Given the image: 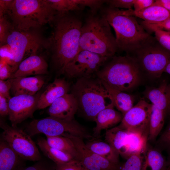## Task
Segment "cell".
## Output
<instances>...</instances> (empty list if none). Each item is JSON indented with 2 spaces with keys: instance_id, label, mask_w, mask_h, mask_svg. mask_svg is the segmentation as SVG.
<instances>
[{
  "instance_id": "1",
  "label": "cell",
  "mask_w": 170,
  "mask_h": 170,
  "mask_svg": "<svg viewBox=\"0 0 170 170\" xmlns=\"http://www.w3.org/2000/svg\"><path fill=\"white\" fill-rule=\"evenodd\" d=\"M54 29L48 42L52 60L57 73L63 74L67 65L80 51L83 22L70 12L57 14L53 22Z\"/></svg>"
},
{
  "instance_id": "2",
  "label": "cell",
  "mask_w": 170,
  "mask_h": 170,
  "mask_svg": "<svg viewBox=\"0 0 170 170\" xmlns=\"http://www.w3.org/2000/svg\"><path fill=\"white\" fill-rule=\"evenodd\" d=\"M101 9L100 14L115 31L118 50L129 54L153 37L135 17L124 14L122 9L108 6Z\"/></svg>"
},
{
  "instance_id": "3",
  "label": "cell",
  "mask_w": 170,
  "mask_h": 170,
  "mask_svg": "<svg viewBox=\"0 0 170 170\" xmlns=\"http://www.w3.org/2000/svg\"><path fill=\"white\" fill-rule=\"evenodd\" d=\"M79 45L80 51H88L110 59L118 50L110 25L103 16L97 13L91 12L83 23Z\"/></svg>"
},
{
  "instance_id": "4",
  "label": "cell",
  "mask_w": 170,
  "mask_h": 170,
  "mask_svg": "<svg viewBox=\"0 0 170 170\" xmlns=\"http://www.w3.org/2000/svg\"><path fill=\"white\" fill-rule=\"evenodd\" d=\"M71 90L76 101L77 111L89 120L94 121L101 110L114 107L102 81L96 76L76 79Z\"/></svg>"
},
{
  "instance_id": "5",
  "label": "cell",
  "mask_w": 170,
  "mask_h": 170,
  "mask_svg": "<svg viewBox=\"0 0 170 170\" xmlns=\"http://www.w3.org/2000/svg\"><path fill=\"white\" fill-rule=\"evenodd\" d=\"M57 14L47 0H13L7 15L14 29L27 31L53 23Z\"/></svg>"
},
{
  "instance_id": "6",
  "label": "cell",
  "mask_w": 170,
  "mask_h": 170,
  "mask_svg": "<svg viewBox=\"0 0 170 170\" xmlns=\"http://www.w3.org/2000/svg\"><path fill=\"white\" fill-rule=\"evenodd\" d=\"M141 74L132 57L128 55H114L101 68L96 76L110 87L125 92L139 84Z\"/></svg>"
},
{
  "instance_id": "7",
  "label": "cell",
  "mask_w": 170,
  "mask_h": 170,
  "mask_svg": "<svg viewBox=\"0 0 170 170\" xmlns=\"http://www.w3.org/2000/svg\"><path fill=\"white\" fill-rule=\"evenodd\" d=\"M141 72L160 77L170 62V52L162 47L155 37L131 53Z\"/></svg>"
},
{
  "instance_id": "8",
  "label": "cell",
  "mask_w": 170,
  "mask_h": 170,
  "mask_svg": "<svg viewBox=\"0 0 170 170\" xmlns=\"http://www.w3.org/2000/svg\"><path fill=\"white\" fill-rule=\"evenodd\" d=\"M25 131L31 137L41 133L48 136H60L68 133L83 139H94L83 127L75 120L68 121L50 116L33 120L27 126Z\"/></svg>"
},
{
  "instance_id": "9",
  "label": "cell",
  "mask_w": 170,
  "mask_h": 170,
  "mask_svg": "<svg viewBox=\"0 0 170 170\" xmlns=\"http://www.w3.org/2000/svg\"><path fill=\"white\" fill-rule=\"evenodd\" d=\"M39 34L34 31H20L14 29L10 30L5 44L10 47L13 54L11 66L13 73L22 61L30 56L37 54L44 44Z\"/></svg>"
},
{
  "instance_id": "10",
  "label": "cell",
  "mask_w": 170,
  "mask_h": 170,
  "mask_svg": "<svg viewBox=\"0 0 170 170\" xmlns=\"http://www.w3.org/2000/svg\"><path fill=\"white\" fill-rule=\"evenodd\" d=\"M0 126L3 130L2 139L22 159L39 161L41 155L34 142L26 132L8 125L1 120Z\"/></svg>"
},
{
  "instance_id": "11",
  "label": "cell",
  "mask_w": 170,
  "mask_h": 170,
  "mask_svg": "<svg viewBox=\"0 0 170 170\" xmlns=\"http://www.w3.org/2000/svg\"><path fill=\"white\" fill-rule=\"evenodd\" d=\"M110 59L86 50H80L66 67L63 74L76 79L96 76Z\"/></svg>"
},
{
  "instance_id": "12",
  "label": "cell",
  "mask_w": 170,
  "mask_h": 170,
  "mask_svg": "<svg viewBox=\"0 0 170 170\" xmlns=\"http://www.w3.org/2000/svg\"><path fill=\"white\" fill-rule=\"evenodd\" d=\"M152 105L141 100L123 116L119 126L128 132L137 133L148 138Z\"/></svg>"
},
{
  "instance_id": "13",
  "label": "cell",
  "mask_w": 170,
  "mask_h": 170,
  "mask_svg": "<svg viewBox=\"0 0 170 170\" xmlns=\"http://www.w3.org/2000/svg\"><path fill=\"white\" fill-rule=\"evenodd\" d=\"M41 94L33 95L20 94L14 96L8 101L9 119L11 126L17 127L18 124L32 117L37 109V103Z\"/></svg>"
},
{
  "instance_id": "14",
  "label": "cell",
  "mask_w": 170,
  "mask_h": 170,
  "mask_svg": "<svg viewBox=\"0 0 170 170\" xmlns=\"http://www.w3.org/2000/svg\"><path fill=\"white\" fill-rule=\"evenodd\" d=\"M78 110L76 99L71 93H68L55 100L50 106L48 113L50 116L68 121L74 120Z\"/></svg>"
},
{
  "instance_id": "15",
  "label": "cell",
  "mask_w": 170,
  "mask_h": 170,
  "mask_svg": "<svg viewBox=\"0 0 170 170\" xmlns=\"http://www.w3.org/2000/svg\"><path fill=\"white\" fill-rule=\"evenodd\" d=\"M71 87L64 79L56 78L41 94L37 103V109H43L49 106L55 100L68 93Z\"/></svg>"
},
{
  "instance_id": "16",
  "label": "cell",
  "mask_w": 170,
  "mask_h": 170,
  "mask_svg": "<svg viewBox=\"0 0 170 170\" xmlns=\"http://www.w3.org/2000/svg\"><path fill=\"white\" fill-rule=\"evenodd\" d=\"M48 69V64L43 57L37 54L31 55L20 63L10 78L47 74Z\"/></svg>"
},
{
  "instance_id": "17",
  "label": "cell",
  "mask_w": 170,
  "mask_h": 170,
  "mask_svg": "<svg viewBox=\"0 0 170 170\" xmlns=\"http://www.w3.org/2000/svg\"><path fill=\"white\" fill-rule=\"evenodd\" d=\"M144 96L151 104L162 110L165 115H170V83L163 81L157 87H150Z\"/></svg>"
},
{
  "instance_id": "18",
  "label": "cell",
  "mask_w": 170,
  "mask_h": 170,
  "mask_svg": "<svg viewBox=\"0 0 170 170\" xmlns=\"http://www.w3.org/2000/svg\"><path fill=\"white\" fill-rule=\"evenodd\" d=\"M9 79L11 83L10 90L14 96L20 94L34 95L44 83V78L40 76Z\"/></svg>"
},
{
  "instance_id": "19",
  "label": "cell",
  "mask_w": 170,
  "mask_h": 170,
  "mask_svg": "<svg viewBox=\"0 0 170 170\" xmlns=\"http://www.w3.org/2000/svg\"><path fill=\"white\" fill-rule=\"evenodd\" d=\"M123 117L122 114L115 110L113 107L107 108L101 110L97 114L94 120L96 125L94 128L93 136L99 137L101 130L121 122Z\"/></svg>"
},
{
  "instance_id": "20",
  "label": "cell",
  "mask_w": 170,
  "mask_h": 170,
  "mask_svg": "<svg viewBox=\"0 0 170 170\" xmlns=\"http://www.w3.org/2000/svg\"><path fill=\"white\" fill-rule=\"evenodd\" d=\"M122 11L127 15L139 17L149 23L161 22L170 18L169 11L161 6L154 4L139 11L132 9Z\"/></svg>"
},
{
  "instance_id": "21",
  "label": "cell",
  "mask_w": 170,
  "mask_h": 170,
  "mask_svg": "<svg viewBox=\"0 0 170 170\" xmlns=\"http://www.w3.org/2000/svg\"><path fill=\"white\" fill-rule=\"evenodd\" d=\"M128 134L118 126L107 130L105 136L106 142L126 159L129 157L126 148Z\"/></svg>"
},
{
  "instance_id": "22",
  "label": "cell",
  "mask_w": 170,
  "mask_h": 170,
  "mask_svg": "<svg viewBox=\"0 0 170 170\" xmlns=\"http://www.w3.org/2000/svg\"><path fill=\"white\" fill-rule=\"evenodd\" d=\"M62 136L68 138L72 142L78 155V162L86 169L101 170L94 161L83 138L68 133Z\"/></svg>"
},
{
  "instance_id": "23",
  "label": "cell",
  "mask_w": 170,
  "mask_h": 170,
  "mask_svg": "<svg viewBox=\"0 0 170 170\" xmlns=\"http://www.w3.org/2000/svg\"><path fill=\"white\" fill-rule=\"evenodd\" d=\"M141 170H168L167 160L160 150L153 148L147 144L143 153Z\"/></svg>"
},
{
  "instance_id": "24",
  "label": "cell",
  "mask_w": 170,
  "mask_h": 170,
  "mask_svg": "<svg viewBox=\"0 0 170 170\" xmlns=\"http://www.w3.org/2000/svg\"><path fill=\"white\" fill-rule=\"evenodd\" d=\"M22 159L2 139L0 141V170H16Z\"/></svg>"
},
{
  "instance_id": "25",
  "label": "cell",
  "mask_w": 170,
  "mask_h": 170,
  "mask_svg": "<svg viewBox=\"0 0 170 170\" xmlns=\"http://www.w3.org/2000/svg\"><path fill=\"white\" fill-rule=\"evenodd\" d=\"M102 82L112 98L114 107L123 116L133 106V96L125 92L113 88Z\"/></svg>"
},
{
  "instance_id": "26",
  "label": "cell",
  "mask_w": 170,
  "mask_h": 170,
  "mask_svg": "<svg viewBox=\"0 0 170 170\" xmlns=\"http://www.w3.org/2000/svg\"><path fill=\"white\" fill-rule=\"evenodd\" d=\"M37 144L44 154L56 164H67L77 161L70 154L51 146L45 139H38Z\"/></svg>"
},
{
  "instance_id": "27",
  "label": "cell",
  "mask_w": 170,
  "mask_h": 170,
  "mask_svg": "<svg viewBox=\"0 0 170 170\" xmlns=\"http://www.w3.org/2000/svg\"><path fill=\"white\" fill-rule=\"evenodd\" d=\"M86 144L91 151L111 162L119 164V154L107 143L94 140L88 142Z\"/></svg>"
},
{
  "instance_id": "28",
  "label": "cell",
  "mask_w": 170,
  "mask_h": 170,
  "mask_svg": "<svg viewBox=\"0 0 170 170\" xmlns=\"http://www.w3.org/2000/svg\"><path fill=\"white\" fill-rule=\"evenodd\" d=\"M165 116L163 111L152 105L148 140L154 141L155 140L163 128Z\"/></svg>"
},
{
  "instance_id": "29",
  "label": "cell",
  "mask_w": 170,
  "mask_h": 170,
  "mask_svg": "<svg viewBox=\"0 0 170 170\" xmlns=\"http://www.w3.org/2000/svg\"><path fill=\"white\" fill-rule=\"evenodd\" d=\"M46 137L47 142L51 146L70 154L78 161V154L70 139L62 136Z\"/></svg>"
},
{
  "instance_id": "30",
  "label": "cell",
  "mask_w": 170,
  "mask_h": 170,
  "mask_svg": "<svg viewBox=\"0 0 170 170\" xmlns=\"http://www.w3.org/2000/svg\"><path fill=\"white\" fill-rule=\"evenodd\" d=\"M147 140L148 137L141 134L129 132L126 145L128 156L137 153H144L146 148Z\"/></svg>"
},
{
  "instance_id": "31",
  "label": "cell",
  "mask_w": 170,
  "mask_h": 170,
  "mask_svg": "<svg viewBox=\"0 0 170 170\" xmlns=\"http://www.w3.org/2000/svg\"><path fill=\"white\" fill-rule=\"evenodd\" d=\"M143 160V153L133 154L127 159L121 170H141Z\"/></svg>"
},
{
  "instance_id": "32",
  "label": "cell",
  "mask_w": 170,
  "mask_h": 170,
  "mask_svg": "<svg viewBox=\"0 0 170 170\" xmlns=\"http://www.w3.org/2000/svg\"><path fill=\"white\" fill-rule=\"evenodd\" d=\"M12 29H14V28L7 15L0 17V46L5 44L6 37Z\"/></svg>"
},
{
  "instance_id": "33",
  "label": "cell",
  "mask_w": 170,
  "mask_h": 170,
  "mask_svg": "<svg viewBox=\"0 0 170 170\" xmlns=\"http://www.w3.org/2000/svg\"><path fill=\"white\" fill-rule=\"evenodd\" d=\"M141 25L148 32H153L154 31L157 30L170 31V18L159 23H149L143 21Z\"/></svg>"
},
{
  "instance_id": "34",
  "label": "cell",
  "mask_w": 170,
  "mask_h": 170,
  "mask_svg": "<svg viewBox=\"0 0 170 170\" xmlns=\"http://www.w3.org/2000/svg\"><path fill=\"white\" fill-rule=\"evenodd\" d=\"M155 38L160 44L170 52V33L169 31L161 30L154 31Z\"/></svg>"
},
{
  "instance_id": "35",
  "label": "cell",
  "mask_w": 170,
  "mask_h": 170,
  "mask_svg": "<svg viewBox=\"0 0 170 170\" xmlns=\"http://www.w3.org/2000/svg\"><path fill=\"white\" fill-rule=\"evenodd\" d=\"M158 149L170 151V122L158 140Z\"/></svg>"
},
{
  "instance_id": "36",
  "label": "cell",
  "mask_w": 170,
  "mask_h": 170,
  "mask_svg": "<svg viewBox=\"0 0 170 170\" xmlns=\"http://www.w3.org/2000/svg\"><path fill=\"white\" fill-rule=\"evenodd\" d=\"M134 0H108L105 3L112 8L131 9L133 7Z\"/></svg>"
},
{
  "instance_id": "37",
  "label": "cell",
  "mask_w": 170,
  "mask_h": 170,
  "mask_svg": "<svg viewBox=\"0 0 170 170\" xmlns=\"http://www.w3.org/2000/svg\"><path fill=\"white\" fill-rule=\"evenodd\" d=\"M13 74L12 67L6 61L0 60V79L5 80L10 78Z\"/></svg>"
},
{
  "instance_id": "38",
  "label": "cell",
  "mask_w": 170,
  "mask_h": 170,
  "mask_svg": "<svg viewBox=\"0 0 170 170\" xmlns=\"http://www.w3.org/2000/svg\"><path fill=\"white\" fill-rule=\"evenodd\" d=\"M0 60L6 61L11 66L13 60V56L10 47L5 44L0 46Z\"/></svg>"
},
{
  "instance_id": "39",
  "label": "cell",
  "mask_w": 170,
  "mask_h": 170,
  "mask_svg": "<svg viewBox=\"0 0 170 170\" xmlns=\"http://www.w3.org/2000/svg\"><path fill=\"white\" fill-rule=\"evenodd\" d=\"M55 170H87L78 161L67 164H56Z\"/></svg>"
},
{
  "instance_id": "40",
  "label": "cell",
  "mask_w": 170,
  "mask_h": 170,
  "mask_svg": "<svg viewBox=\"0 0 170 170\" xmlns=\"http://www.w3.org/2000/svg\"><path fill=\"white\" fill-rule=\"evenodd\" d=\"M11 83L9 79L6 80H0V94L5 97L8 101L11 98L10 95Z\"/></svg>"
},
{
  "instance_id": "41",
  "label": "cell",
  "mask_w": 170,
  "mask_h": 170,
  "mask_svg": "<svg viewBox=\"0 0 170 170\" xmlns=\"http://www.w3.org/2000/svg\"><path fill=\"white\" fill-rule=\"evenodd\" d=\"M154 0H134L133 9L135 11H139L147 8L154 5Z\"/></svg>"
},
{
  "instance_id": "42",
  "label": "cell",
  "mask_w": 170,
  "mask_h": 170,
  "mask_svg": "<svg viewBox=\"0 0 170 170\" xmlns=\"http://www.w3.org/2000/svg\"><path fill=\"white\" fill-rule=\"evenodd\" d=\"M9 108L8 101L5 97L0 94V115L5 117L9 115Z\"/></svg>"
},
{
  "instance_id": "43",
  "label": "cell",
  "mask_w": 170,
  "mask_h": 170,
  "mask_svg": "<svg viewBox=\"0 0 170 170\" xmlns=\"http://www.w3.org/2000/svg\"><path fill=\"white\" fill-rule=\"evenodd\" d=\"M13 0H0V17L7 15Z\"/></svg>"
},
{
  "instance_id": "44",
  "label": "cell",
  "mask_w": 170,
  "mask_h": 170,
  "mask_svg": "<svg viewBox=\"0 0 170 170\" xmlns=\"http://www.w3.org/2000/svg\"><path fill=\"white\" fill-rule=\"evenodd\" d=\"M154 4L161 6L170 13V0H156Z\"/></svg>"
},
{
  "instance_id": "45",
  "label": "cell",
  "mask_w": 170,
  "mask_h": 170,
  "mask_svg": "<svg viewBox=\"0 0 170 170\" xmlns=\"http://www.w3.org/2000/svg\"><path fill=\"white\" fill-rule=\"evenodd\" d=\"M23 170H48V169L42 165L37 164L28 167Z\"/></svg>"
},
{
  "instance_id": "46",
  "label": "cell",
  "mask_w": 170,
  "mask_h": 170,
  "mask_svg": "<svg viewBox=\"0 0 170 170\" xmlns=\"http://www.w3.org/2000/svg\"><path fill=\"white\" fill-rule=\"evenodd\" d=\"M164 72H166L170 75V62L166 66L164 70Z\"/></svg>"
},
{
  "instance_id": "47",
  "label": "cell",
  "mask_w": 170,
  "mask_h": 170,
  "mask_svg": "<svg viewBox=\"0 0 170 170\" xmlns=\"http://www.w3.org/2000/svg\"><path fill=\"white\" fill-rule=\"evenodd\" d=\"M167 162L168 167V170H170V151H169V154Z\"/></svg>"
},
{
  "instance_id": "48",
  "label": "cell",
  "mask_w": 170,
  "mask_h": 170,
  "mask_svg": "<svg viewBox=\"0 0 170 170\" xmlns=\"http://www.w3.org/2000/svg\"><path fill=\"white\" fill-rule=\"evenodd\" d=\"M169 33H170V31H169Z\"/></svg>"
}]
</instances>
